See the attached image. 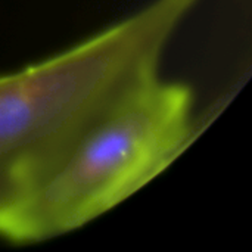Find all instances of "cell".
Listing matches in <instances>:
<instances>
[{
  "instance_id": "obj_1",
  "label": "cell",
  "mask_w": 252,
  "mask_h": 252,
  "mask_svg": "<svg viewBox=\"0 0 252 252\" xmlns=\"http://www.w3.org/2000/svg\"><path fill=\"white\" fill-rule=\"evenodd\" d=\"M199 0H151L86 38L0 74V235L84 136L159 74Z\"/></svg>"
},
{
  "instance_id": "obj_2",
  "label": "cell",
  "mask_w": 252,
  "mask_h": 252,
  "mask_svg": "<svg viewBox=\"0 0 252 252\" xmlns=\"http://www.w3.org/2000/svg\"><path fill=\"white\" fill-rule=\"evenodd\" d=\"M201 123L189 84L152 77L84 136L0 239L38 244L94 221L179 158L201 131Z\"/></svg>"
}]
</instances>
